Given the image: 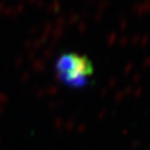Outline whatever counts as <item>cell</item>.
<instances>
[{
    "mask_svg": "<svg viewBox=\"0 0 150 150\" xmlns=\"http://www.w3.org/2000/svg\"><path fill=\"white\" fill-rule=\"evenodd\" d=\"M59 75L67 83H82L92 74L91 63L77 54H68L59 61Z\"/></svg>",
    "mask_w": 150,
    "mask_h": 150,
    "instance_id": "obj_1",
    "label": "cell"
}]
</instances>
